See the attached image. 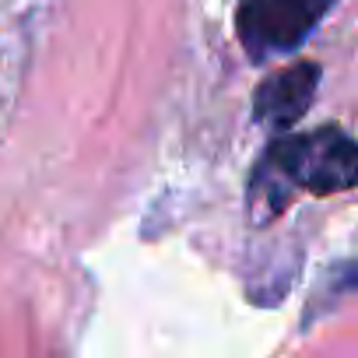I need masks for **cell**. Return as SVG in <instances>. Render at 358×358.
Instances as JSON below:
<instances>
[{"label": "cell", "instance_id": "2", "mask_svg": "<svg viewBox=\"0 0 358 358\" xmlns=\"http://www.w3.org/2000/svg\"><path fill=\"white\" fill-rule=\"evenodd\" d=\"M337 0H239V39L253 60L299 50Z\"/></svg>", "mask_w": 358, "mask_h": 358}, {"label": "cell", "instance_id": "3", "mask_svg": "<svg viewBox=\"0 0 358 358\" xmlns=\"http://www.w3.org/2000/svg\"><path fill=\"white\" fill-rule=\"evenodd\" d=\"M316 88H320V64L302 60V64L281 67L260 81L253 95V113L267 130L285 134L306 116V109L316 99Z\"/></svg>", "mask_w": 358, "mask_h": 358}, {"label": "cell", "instance_id": "1", "mask_svg": "<svg viewBox=\"0 0 358 358\" xmlns=\"http://www.w3.org/2000/svg\"><path fill=\"white\" fill-rule=\"evenodd\" d=\"M264 162L274 165L292 187L320 197L344 194L358 183V148L341 127H320L302 137H278Z\"/></svg>", "mask_w": 358, "mask_h": 358}]
</instances>
